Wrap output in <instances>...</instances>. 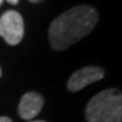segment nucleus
<instances>
[{
    "label": "nucleus",
    "instance_id": "nucleus-1",
    "mask_svg": "<svg viewBox=\"0 0 122 122\" xmlns=\"http://www.w3.org/2000/svg\"><path fill=\"white\" fill-rule=\"evenodd\" d=\"M98 20V13L88 5H79L59 15L49 27L53 50L63 51L87 36Z\"/></svg>",
    "mask_w": 122,
    "mask_h": 122
},
{
    "label": "nucleus",
    "instance_id": "nucleus-2",
    "mask_svg": "<svg viewBox=\"0 0 122 122\" xmlns=\"http://www.w3.org/2000/svg\"><path fill=\"white\" fill-rule=\"evenodd\" d=\"M85 114L87 122H121V93L114 88L100 92L88 102Z\"/></svg>",
    "mask_w": 122,
    "mask_h": 122
},
{
    "label": "nucleus",
    "instance_id": "nucleus-3",
    "mask_svg": "<svg viewBox=\"0 0 122 122\" xmlns=\"http://www.w3.org/2000/svg\"><path fill=\"white\" fill-rule=\"evenodd\" d=\"M0 36L9 45H17L24 36V20L15 10H8L0 17Z\"/></svg>",
    "mask_w": 122,
    "mask_h": 122
},
{
    "label": "nucleus",
    "instance_id": "nucleus-4",
    "mask_svg": "<svg viewBox=\"0 0 122 122\" xmlns=\"http://www.w3.org/2000/svg\"><path fill=\"white\" fill-rule=\"evenodd\" d=\"M103 77H104V71L102 68L95 66H88L75 71L70 76L67 86L70 92H78L89 84L101 80Z\"/></svg>",
    "mask_w": 122,
    "mask_h": 122
},
{
    "label": "nucleus",
    "instance_id": "nucleus-5",
    "mask_svg": "<svg viewBox=\"0 0 122 122\" xmlns=\"http://www.w3.org/2000/svg\"><path fill=\"white\" fill-rule=\"evenodd\" d=\"M44 100L40 94L35 92H28L20 98L18 105V114L24 120H32L41 112Z\"/></svg>",
    "mask_w": 122,
    "mask_h": 122
},
{
    "label": "nucleus",
    "instance_id": "nucleus-6",
    "mask_svg": "<svg viewBox=\"0 0 122 122\" xmlns=\"http://www.w3.org/2000/svg\"><path fill=\"white\" fill-rule=\"evenodd\" d=\"M0 122H13L9 118L7 117H0Z\"/></svg>",
    "mask_w": 122,
    "mask_h": 122
},
{
    "label": "nucleus",
    "instance_id": "nucleus-7",
    "mask_svg": "<svg viewBox=\"0 0 122 122\" xmlns=\"http://www.w3.org/2000/svg\"><path fill=\"white\" fill-rule=\"evenodd\" d=\"M6 1L9 2V4H11V5H17L19 0H6Z\"/></svg>",
    "mask_w": 122,
    "mask_h": 122
},
{
    "label": "nucleus",
    "instance_id": "nucleus-8",
    "mask_svg": "<svg viewBox=\"0 0 122 122\" xmlns=\"http://www.w3.org/2000/svg\"><path fill=\"white\" fill-rule=\"evenodd\" d=\"M30 2H32V4H37V2H41V1H43V0H28Z\"/></svg>",
    "mask_w": 122,
    "mask_h": 122
},
{
    "label": "nucleus",
    "instance_id": "nucleus-9",
    "mask_svg": "<svg viewBox=\"0 0 122 122\" xmlns=\"http://www.w3.org/2000/svg\"><path fill=\"white\" fill-rule=\"evenodd\" d=\"M30 122H44V121H30Z\"/></svg>",
    "mask_w": 122,
    "mask_h": 122
},
{
    "label": "nucleus",
    "instance_id": "nucleus-10",
    "mask_svg": "<svg viewBox=\"0 0 122 122\" xmlns=\"http://www.w3.org/2000/svg\"><path fill=\"white\" fill-rule=\"evenodd\" d=\"M2 1H4V0H0V6L2 5Z\"/></svg>",
    "mask_w": 122,
    "mask_h": 122
},
{
    "label": "nucleus",
    "instance_id": "nucleus-11",
    "mask_svg": "<svg viewBox=\"0 0 122 122\" xmlns=\"http://www.w3.org/2000/svg\"><path fill=\"white\" fill-rule=\"evenodd\" d=\"M1 74H2V72H1V69H0V77H1Z\"/></svg>",
    "mask_w": 122,
    "mask_h": 122
}]
</instances>
